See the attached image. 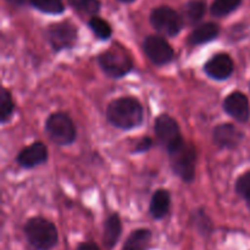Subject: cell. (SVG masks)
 <instances>
[{
    "mask_svg": "<svg viewBox=\"0 0 250 250\" xmlns=\"http://www.w3.org/2000/svg\"><path fill=\"white\" fill-rule=\"evenodd\" d=\"M243 132L232 124H220L212 131V139L222 149H234L243 141Z\"/></svg>",
    "mask_w": 250,
    "mask_h": 250,
    "instance_id": "obj_13",
    "label": "cell"
},
{
    "mask_svg": "<svg viewBox=\"0 0 250 250\" xmlns=\"http://www.w3.org/2000/svg\"><path fill=\"white\" fill-rule=\"evenodd\" d=\"M193 220H194L195 227L202 234H210V232L212 231L211 221L203 210H197L193 214Z\"/></svg>",
    "mask_w": 250,
    "mask_h": 250,
    "instance_id": "obj_24",
    "label": "cell"
},
{
    "mask_svg": "<svg viewBox=\"0 0 250 250\" xmlns=\"http://www.w3.org/2000/svg\"><path fill=\"white\" fill-rule=\"evenodd\" d=\"M168 153V160L173 173L185 182H192L195 177L198 154L192 143L183 141Z\"/></svg>",
    "mask_w": 250,
    "mask_h": 250,
    "instance_id": "obj_3",
    "label": "cell"
},
{
    "mask_svg": "<svg viewBox=\"0 0 250 250\" xmlns=\"http://www.w3.org/2000/svg\"><path fill=\"white\" fill-rule=\"evenodd\" d=\"M154 131H155L158 142L160 143V146H163L166 149V151H170L171 149H173L185 141L182 134H181V129L177 121L167 114H161L155 120Z\"/></svg>",
    "mask_w": 250,
    "mask_h": 250,
    "instance_id": "obj_8",
    "label": "cell"
},
{
    "mask_svg": "<svg viewBox=\"0 0 250 250\" xmlns=\"http://www.w3.org/2000/svg\"><path fill=\"white\" fill-rule=\"evenodd\" d=\"M122 233V221L117 212H114L104 222V244L106 248L112 249L119 242Z\"/></svg>",
    "mask_w": 250,
    "mask_h": 250,
    "instance_id": "obj_16",
    "label": "cell"
},
{
    "mask_svg": "<svg viewBox=\"0 0 250 250\" xmlns=\"http://www.w3.org/2000/svg\"><path fill=\"white\" fill-rule=\"evenodd\" d=\"M119 1H121V2H127V4H128V2H133L134 0H119Z\"/></svg>",
    "mask_w": 250,
    "mask_h": 250,
    "instance_id": "obj_29",
    "label": "cell"
},
{
    "mask_svg": "<svg viewBox=\"0 0 250 250\" xmlns=\"http://www.w3.org/2000/svg\"><path fill=\"white\" fill-rule=\"evenodd\" d=\"M151 241V231L148 229H138L131 232L125 242L122 250H146Z\"/></svg>",
    "mask_w": 250,
    "mask_h": 250,
    "instance_id": "obj_17",
    "label": "cell"
},
{
    "mask_svg": "<svg viewBox=\"0 0 250 250\" xmlns=\"http://www.w3.org/2000/svg\"><path fill=\"white\" fill-rule=\"evenodd\" d=\"M246 202H247V204H248V207H249V209H250V198H249L248 200H246Z\"/></svg>",
    "mask_w": 250,
    "mask_h": 250,
    "instance_id": "obj_30",
    "label": "cell"
},
{
    "mask_svg": "<svg viewBox=\"0 0 250 250\" xmlns=\"http://www.w3.org/2000/svg\"><path fill=\"white\" fill-rule=\"evenodd\" d=\"M154 146V142L150 137H143L142 139H139L136 143V146L133 149V153H146L149 149H151V146Z\"/></svg>",
    "mask_w": 250,
    "mask_h": 250,
    "instance_id": "obj_26",
    "label": "cell"
},
{
    "mask_svg": "<svg viewBox=\"0 0 250 250\" xmlns=\"http://www.w3.org/2000/svg\"><path fill=\"white\" fill-rule=\"evenodd\" d=\"M149 20L153 28L166 37H176L185 26V19L170 6L153 9Z\"/></svg>",
    "mask_w": 250,
    "mask_h": 250,
    "instance_id": "obj_5",
    "label": "cell"
},
{
    "mask_svg": "<svg viewBox=\"0 0 250 250\" xmlns=\"http://www.w3.org/2000/svg\"><path fill=\"white\" fill-rule=\"evenodd\" d=\"M68 4L77 12L94 16L102 7L100 0H68Z\"/></svg>",
    "mask_w": 250,
    "mask_h": 250,
    "instance_id": "obj_23",
    "label": "cell"
},
{
    "mask_svg": "<svg viewBox=\"0 0 250 250\" xmlns=\"http://www.w3.org/2000/svg\"><path fill=\"white\" fill-rule=\"evenodd\" d=\"M224 110L227 115L241 124H246L250 119L249 100L242 92H232L224 100Z\"/></svg>",
    "mask_w": 250,
    "mask_h": 250,
    "instance_id": "obj_11",
    "label": "cell"
},
{
    "mask_svg": "<svg viewBox=\"0 0 250 250\" xmlns=\"http://www.w3.org/2000/svg\"><path fill=\"white\" fill-rule=\"evenodd\" d=\"M220 34V26L215 22H205L195 27L187 38L189 45H200L215 41Z\"/></svg>",
    "mask_w": 250,
    "mask_h": 250,
    "instance_id": "obj_14",
    "label": "cell"
},
{
    "mask_svg": "<svg viewBox=\"0 0 250 250\" xmlns=\"http://www.w3.org/2000/svg\"><path fill=\"white\" fill-rule=\"evenodd\" d=\"M14 110L15 103L11 93L9 89L2 87L1 93H0V121H1V125H5L11 120Z\"/></svg>",
    "mask_w": 250,
    "mask_h": 250,
    "instance_id": "obj_19",
    "label": "cell"
},
{
    "mask_svg": "<svg viewBox=\"0 0 250 250\" xmlns=\"http://www.w3.org/2000/svg\"><path fill=\"white\" fill-rule=\"evenodd\" d=\"M143 50L146 58L156 66H164L170 63L175 58V51L164 37L148 36L143 42Z\"/></svg>",
    "mask_w": 250,
    "mask_h": 250,
    "instance_id": "obj_9",
    "label": "cell"
},
{
    "mask_svg": "<svg viewBox=\"0 0 250 250\" xmlns=\"http://www.w3.org/2000/svg\"><path fill=\"white\" fill-rule=\"evenodd\" d=\"M204 71L215 81H225L231 77L234 71V63L231 56L226 53L215 54L204 65Z\"/></svg>",
    "mask_w": 250,
    "mask_h": 250,
    "instance_id": "obj_10",
    "label": "cell"
},
{
    "mask_svg": "<svg viewBox=\"0 0 250 250\" xmlns=\"http://www.w3.org/2000/svg\"><path fill=\"white\" fill-rule=\"evenodd\" d=\"M23 231L28 243L37 250H50L59 242L55 225L42 216L29 219L24 225Z\"/></svg>",
    "mask_w": 250,
    "mask_h": 250,
    "instance_id": "obj_2",
    "label": "cell"
},
{
    "mask_svg": "<svg viewBox=\"0 0 250 250\" xmlns=\"http://www.w3.org/2000/svg\"><path fill=\"white\" fill-rule=\"evenodd\" d=\"M106 119L116 128L129 131L141 126L144 110L141 102L136 98L121 97L107 104Z\"/></svg>",
    "mask_w": 250,
    "mask_h": 250,
    "instance_id": "obj_1",
    "label": "cell"
},
{
    "mask_svg": "<svg viewBox=\"0 0 250 250\" xmlns=\"http://www.w3.org/2000/svg\"><path fill=\"white\" fill-rule=\"evenodd\" d=\"M236 192L244 200L250 198V170L239 176L236 181Z\"/></svg>",
    "mask_w": 250,
    "mask_h": 250,
    "instance_id": "obj_25",
    "label": "cell"
},
{
    "mask_svg": "<svg viewBox=\"0 0 250 250\" xmlns=\"http://www.w3.org/2000/svg\"><path fill=\"white\" fill-rule=\"evenodd\" d=\"M98 63L103 72L110 78H122L131 72L133 61L126 53L106 50L98 56Z\"/></svg>",
    "mask_w": 250,
    "mask_h": 250,
    "instance_id": "obj_7",
    "label": "cell"
},
{
    "mask_svg": "<svg viewBox=\"0 0 250 250\" xmlns=\"http://www.w3.org/2000/svg\"><path fill=\"white\" fill-rule=\"evenodd\" d=\"M207 11V4L202 0H190L183 7V14H185L186 21L189 24H195L204 17Z\"/></svg>",
    "mask_w": 250,
    "mask_h": 250,
    "instance_id": "obj_18",
    "label": "cell"
},
{
    "mask_svg": "<svg viewBox=\"0 0 250 250\" xmlns=\"http://www.w3.org/2000/svg\"><path fill=\"white\" fill-rule=\"evenodd\" d=\"M242 4V0H214L210 12L215 17H224L233 12Z\"/></svg>",
    "mask_w": 250,
    "mask_h": 250,
    "instance_id": "obj_21",
    "label": "cell"
},
{
    "mask_svg": "<svg viewBox=\"0 0 250 250\" xmlns=\"http://www.w3.org/2000/svg\"><path fill=\"white\" fill-rule=\"evenodd\" d=\"M48 149L43 142H34L22 149L16 156V161L21 167L33 168L48 161Z\"/></svg>",
    "mask_w": 250,
    "mask_h": 250,
    "instance_id": "obj_12",
    "label": "cell"
},
{
    "mask_svg": "<svg viewBox=\"0 0 250 250\" xmlns=\"http://www.w3.org/2000/svg\"><path fill=\"white\" fill-rule=\"evenodd\" d=\"M31 6L49 15H59L65 11L62 0H31Z\"/></svg>",
    "mask_w": 250,
    "mask_h": 250,
    "instance_id": "obj_22",
    "label": "cell"
},
{
    "mask_svg": "<svg viewBox=\"0 0 250 250\" xmlns=\"http://www.w3.org/2000/svg\"><path fill=\"white\" fill-rule=\"evenodd\" d=\"M88 26L92 29L94 36L100 41H107L112 34V29L109 22H106L99 16H93L88 21Z\"/></svg>",
    "mask_w": 250,
    "mask_h": 250,
    "instance_id": "obj_20",
    "label": "cell"
},
{
    "mask_svg": "<svg viewBox=\"0 0 250 250\" xmlns=\"http://www.w3.org/2000/svg\"><path fill=\"white\" fill-rule=\"evenodd\" d=\"M76 250H100V248L93 242H83L77 247Z\"/></svg>",
    "mask_w": 250,
    "mask_h": 250,
    "instance_id": "obj_27",
    "label": "cell"
},
{
    "mask_svg": "<svg viewBox=\"0 0 250 250\" xmlns=\"http://www.w3.org/2000/svg\"><path fill=\"white\" fill-rule=\"evenodd\" d=\"M46 39L54 51L72 49L77 43V27L70 21L56 22L48 26L45 31Z\"/></svg>",
    "mask_w": 250,
    "mask_h": 250,
    "instance_id": "obj_6",
    "label": "cell"
},
{
    "mask_svg": "<svg viewBox=\"0 0 250 250\" xmlns=\"http://www.w3.org/2000/svg\"><path fill=\"white\" fill-rule=\"evenodd\" d=\"M45 131L51 142L60 146H70L77 138V131L72 119L62 111L54 112L46 119Z\"/></svg>",
    "mask_w": 250,
    "mask_h": 250,
    "instance_id": "obj_4",
    "label": "cell"
},
{
    "mask_svg": "<svg viewBox=\"0 0 250 250\" xmlns=\"http://www.w3.org/2000/svg\"><path fill=\"white\" fill-rule=\"evenodd\" d=\"M171 205V195L167 189H156L151 197L149 212L155 220H161L168 214Z\"/></svg>",
    "mask_w": 250,
    "mask_h": 250,
    "instance_id": "obj_15",
    "label": "cell"
},
{
    "mask_svg": "<svg viewBox=\"0 0 250 250\" xmlns=\"http://www.w3.org/2000/svg\"><path fill=\"white\" fill-rule=\"evenodd\" d=\"M6 1L15 5V6H26V5H31V0H6Z\"/></svg>",
    "mask_w": 250,
    "mask_h": 250,
    "instance_id": "obj_28",
    "label": "cell"
}]
</instances>
